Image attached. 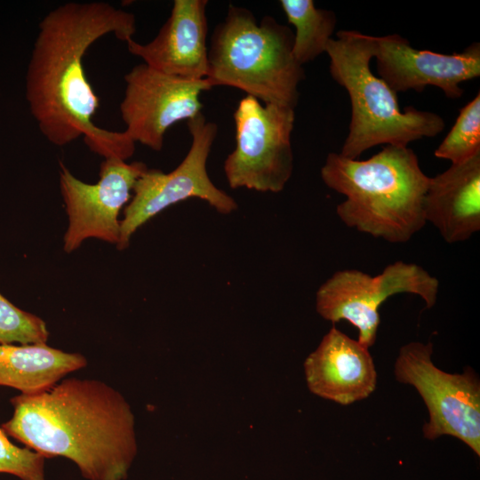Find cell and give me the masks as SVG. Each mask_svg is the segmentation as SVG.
I'll return each mask as SVG.
<instances>
[{"mask_svg": "<svg viewBox=\"0 0 480 480\" xmlns=\"http://www.w3.org/2000/svg\"><path fill=\"white\" fill-rule=\"evenodd\" d=\"M191 135L188 152L172 172L147 169L133 187V196L120 220L118 250L128 247L132 236L151 218L172 204L188 198L207 202L218 212L228 214L237 209V203L217 188L207 172V160L218 134V126L201 112L188 120Z\"/></svg>", "mask_w": 480, "mask_h": 480, "instance_id": "obj_8", "label": "cell"}, {"mask_svg": "<svg viewBox=\"0 0 480 480\" xmlns=\"http://www.w3.org/2000/svg\"><path fill=\"white\" fill-rule=\"evenodd\" d=\"M293 38L274 17L258 22L250 10L231 4L213 29L206 79L212 87H235L264 104L295 108L305 71L293 57Z\"/></svg>", "mask_w": 480, "mask_h": 480, "instance_id": "obj_4", "label": "cell"}, {"mask_svg": "<svg viewBox=\"0 0 480 480\" xmlns=\"http://www.w3.org/2000/svg\"><path fill=\"white\" fill-rule=\"evenodd\" d=\"M373 58L380 77L396 92L426 86L440 88L446 97L462 96V82L480 76V44L474 42L452 54L414 49L400 35L373 36Z\"/></svg>", "mask_w": 480, "mask_h": 480, "instance_id": "obj_12", "label": "cell"}, {"mask_svg": "<svg viewBox=\"0 0 480 480\" xmlns=\"http://www.w3.org/2000/svg\"><path fill=\"white\" fill-rule=\"evenodd\" d=\"M433 345L412 341L402 346L394 365L396 380L412 386L428 409L422 432L428 440L451 436L480 456V380L476 372H446L432 360Z\"/></svg>", "mask_w": 480, "mask_h": 480, "instance_id": "obj_6", "label": "cell"}, {"mask_svg": "<svg viewBox=\"0 0 480 480\" xmlns=\"http://www.w3.org/2000/svg\"><path fill=\"white\" fill-rule=\"evenodd\" d=\"M424 216L449 244L466 241L479 231L480 153L429 178Z\"/></svg>", "mask_w": 480, "mask_h": 480, "instance_id": "obj_15", "label": "cell"}, {"mask_svg": "<svg viewBox=\"0 0 480 480\" xmlns=\"http://www.w3.org/2000/svg\"><path fill=\"white\" fill-rule=\"evenodd\" d=\"M45 457L28 447L13 444L0 427V473L20 480H44Z\"/></svg>", "mask_w": 480, "mask_h": 480, "instance_id": "obj_20", "label": "cell"}, {"mask_svg": "<svg viewBox=\"0 0 480 480\" xmlns=\"http://www.w3.org/2000/svg\"><path fill=\"white\" fill-rule=\"evenodd\" d=\"M325 52L330 74L348 93L351 119L340 155L357 159L377 145L407 147L410 142L438 135L443 117L434 112L399 108L397 93L371 69L373 36L356 30H340Z\"/></svg>", "mask_w": 480, "mask_h": 480, "instance_id": "obj_5", "label": "cell"}, {"mask_svg": "<svg viewBox=\"0 0 480 480\" xmlns=\"http://www.w3.org/2000/svg\"><path fill=\"white\" fill-rule=\"evenodd\" d=\"M87 359L45 344H0V386L32 395L84 368Z\"/></svg>", "mask_w": 480, "mask_h": 480, "instance_id": "obj_16", "label": "cell"}, {"mask_svg": "<svg viewBox=\"0 0 480 480\" xmlns=\"http://www.w3.org/2000/svg\"><path fill=\"white\" fill-rule=\"evenodd\" d=\"M120 113L124 132L136 143L160 151L167 130L201 113L202 92L210 90L206 78L187 79L157 71L146 64L134 66L124 76Z\"/></svg>", "mask_w": 480, "mask_h": 480, "instance_id": "obj_11", "label": "cell"}, {"mask_svg": "<svg viewBox=\"0 0 480 480\" xmlns=\"http://www.w3.org/2000/svg\"><path fill=\"white\" fill-rule=\"evenodd\" d=\"M438 291V279L421 266L397 260L374 276L358 269L336 271L317 289L316 309L333 324L349 322L358 331L357 340L370 348L380 323V307L387 299L396 293H412L431 308Z\"/></svg>", "mask_w": 480, "mask_h": 480, "instance_id": "obj_9", "label": "cell"}, {"mask_svg": "<svg viewBox=\"0 0 480 480\" xmlns=\"http://www.w3.org/2000/svg\"><path fill=\"white\" fill-rule=\"evenodd\" d=\"M236 148L224 161L232 188L278 193L292 177L295 108L246 95L234 112Z\"/></svg>", "mask_w": 480, "mask_h": 480, "instance_id": "obj_7", "label": "cell"}, {"mask_svg": "<svg viewBox=\"0 0 480 480\" xmlns=\"http://www.w3.org/2000/svg\"><path fill=\"white\" fill-rule=\"evenodd\" d=\"M148 169L142 162L104 159L94 184L80 180L60 162V188L68 218L63 238L67 253L88 238L114 244L120 239L119 212L131 198V191Z\"/></svg>", "mask_w": 480, "mask_h": 480, "instance_id": "obj_10", "label": "cell"}, {"mask_svg": "<svg viewBox=\"0 0 480 480\" xmlns=\"http://www.w3.org/2000/svg\"><path fill=\"white\" fill-rule=\"evenodd\" d=\"M207 0H175L171 14L153 40H127L129 52L162 73L204 79L208 73Z\"/></svg>", "mask_w": 480, "mask_h": 480, "instance_id": "obj_13", "label": "cell"}, {"mask_svg": "<svg viewBox=\"0 0 480 480\" xmlns=\"http://www.w3.org/2000/svg\"><path fill=\"white\" fill-rule=\"evenodd\" d=\"M320 173L329 188L346 196L336 213L348 228L401 244L426 225L424 198L430 177L408 147L387 145L363 161L332 152Z\"/></svg>", "mask_w": 480, "mask_h": 480, "instance_id": "obj_3", "label": "cell"}, {"mask_svg": "<svg viewBox=\"0 0 480 480\" xmlns=\"http://www.w3.org/2000/svg\"><path fill=\"white\" fill-rule=\"evenodd\" d=\"M287 20L295 28L292 54L303 66L325 52L337 18L331 10L316 8L313 0H281Z\"/></svg>", "mask_w": 480, "mask_h": 480, "instance_id": "obj_17", "label": "cell"}, {"mask_svg": "<svg viewBox=\"0 0 480 480\" xmlns=\"http://www.w3.org/2000/svg\"><path fill=\"white\" fill-rule=\"evenodd\" d=\"M2 429L45 458L70 460L87 480H124L137 452L134 417L122 394L101 380L68 378L10 399Z\"/></svg>", "mask_w": 480, "mask_h": 480, "instance_id": "obj_1", "label": "cell"}, {"mask_svg": "<svg viewBox=\"0 0 480 480\" xmlns=\"http://www.w3.org/2000/svg\"><path fill=\"white\" fill-rule=\"evenodd\" d=\"M136 32L132 13L103 1L68 2L40 21L28 75L27 98L43 136L64 147L101 128L92 116L99 99L85 76L83 60L91 45L113 34L126 42Z\"/></svg>", "mask_w": 480, "mask_h": 480, "instance_id": "obj_2", "label": "cell"}, {"mask_svg": "<svg viewBox=\"0 0 480 480\" xmlns=\"http://www.w3.org/2000/svg\"><path fill=\"white\" fill-rule=\"evenodd\" d=\"M308 388L341 405L370 396L377 371L369 348L332 326L304 363Z\"/></svg>", "mask_w": 480, "mask_h": 480, "instance_id": "obj_14", "label": "cell"}, {"mask_svg": "<svg viewBox=\"0 0 480 480\" xmlns=\"http://www.w3.org/2000/svg\"><path fill=\"white\" fill-rule=\"evenodd\" d=\"M48 338L42 318L19 308L0 293V344H45Z\"/></svg>", "mask_w": 480, "mask_h": 480, "instance_id": "obj_19", "label": "cell"}, {"mask_svg": "<svg viewBox=\"0 0 480 480\" xmlns=\"http://www.w3.org/2000/svg\"><path fill=\"white\" fill-rule=\"evenodd\" d=\"M480 153V93L460 110L454 124L435 150V156L451 161L464 162Z\"/></svg>", "mask_w": 480, "mask_h": 480, "instance_id": "obj_18", "label": "cell"}]
</instances>
